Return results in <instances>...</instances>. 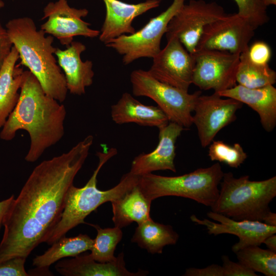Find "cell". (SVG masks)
<instances>
[{"instance_id": "e0dca14e", "label": "cell", "mask_w": 276, "mask_h": 276, "mask_svg": "<svg viewBox=\"0 0 276 276\" xmlns=\"http://www.w3.org/2000/svg\"><path fill=\"white\" fill-rule=\"evenodd\" d=\"M106 15L99 34V40L104 44L121 35L135 32L132 26L134 19L147 11L158 7L160 0H147L136 4L119 0H103Z\"/></svg>"}, {"instance_id": "8992f818", "label": "cell", "mask_w": 276, "mask_h": 276, "mask_svg": "<svg viewBox=\"0 0 276 276\" xmlns=\"http://www.w3.org/2000/svg\"><path fill=\"white\" fill-rule=\"evenodd\" d=\"M224 172L219 163L177 176L148 173L139 176L137 186L150 201L164 196L189 198L207 206L217 199Z\"/></svg>"}, {"instance_id": "4fadbf2b", "label": "cell", "mask_w": 276, "mask_h": 276, "mask_svg": "<svg viewBox=\"0 0 276 276\" xmlns=\"http://www.w3.org/2000/svg\"><path fill=\"white\" fill-rule=\"evenodd\" d=\"M43 12L42 19L47 20L40 29L56 37L62 45L68 47L75 36L94 38L100 34V31L91 29L90 24L82 19L87 15L88 10L71 7L67 0L50 2Z\"/></svg>"}, {"instance_id": "44dd1931", "label": "cell", "mask_w": 276, "mask_h": 276, "mask_svg": "<svg viewBox=\"0 0 276 276\" xmlns=\"http://www.w3.org/2000/svg\"><path fill=\"white\" fill-rule=\"evenodd\" d=\"M111 117L117 124L135 123L157 128L169 122L157 106L143 104L127 92L123 93L118 101L111 106Z\"/></svg>"}, {"instance_id": "603a6c76", "label": "cell", "mask_w": 276, "mask_h": 276, "mask_svg": "<svg viewBox=\"0 0 276 276\" xmlns=\"http://www.w3.org/2000/svg\"><path fill=\"white\" fill-rule=\"evenodd\" d=\"M151 201L147 199L137 185L121 197L112 201V221L122 228L133 222L137 224L151 219Z\"/></svg>"}, {"instance_id": "7402d4cb", "label": "cell", "mask_w": 276, "mask_h": 276, "mask_svg": "<svg viewBox=\"0 0 276 276\" xmlns=\"http://www.w3.org/2000/svg\"><path fill=\"white\" fill-rule=\"evenodd\" d=\"M16 49L13 46L0 69V128L15 106L23 79L21 64Z\"/></svg>"}, {"instance_id": "d590c367", "label": "cell", "mask_w": 276, "mask_h": 276, "mask_svg": "<svg viewBox=\"0 0 276 276\" xmlns=\"http://www.w3.org/2000/svg\"><path fill=\"white\" fill-rule=\"evenodd\" d=\"M14 198V196L12 195L8 198L0 201V231L3 225L4 217Z\"/></svg>"}, {"instance_id": "e575fe53", "label": "cell", "mask_w": 276, "mask_h": 276, "mask_svg": "<svg viewBox=\"0 0 276 276\" xmlns=\"http://www.w3.org/2000/svg\"><path fill=\"white\" fill-rule=\"evenodd\" d=\"M12 47L7 30L0 22V69Z\"/></svg>"}, {"instance_id": "d6a6232c", "label": "cell", "mask_w": 276, "mask_h": 276, "mask_svg": "<svg viewBox=\"0 0 276 276\" xmlns=\"http://www.w3.org/2000/svg\"><path fill=\"white\" fill-rule=\"evenodd\" d=\"M223 276H257L256 272L240 262L231 261L226 256L222 257Z\"/></svg>"}, {"instance_id": "8fae6325", "label": "cell", "mask_w": 276, "mask_h": 276, "mask_svg": "<svg viewBox=\"0 0 276 276\" xmlns=\"http://www.w3.org/2000/svg\"><path fill=\"white\" fill-rule=\"evenodd\" d=\"M256 30L237 13L227 14L204 28L196 51L213 50L241 54L248 51Z\"/></svg>"}, {"instance_id": "4316f807", "label": "cell", "mask_w": 276, "mask_h": 276, "mask_svg": "<svg viewBox=\"0 0 276 276\" xmlns=\"http://www.w3.org/2000/svg\"><path fill=\"white\" fill-rule=\"evenodd\" d=\"M239 262L255 272L276 275V252L259 246H249L235 252Z\"/></svg>"}, {"instance_id": "d4e9b609", "label": "cell", "mask_w": 276, "mask_h": 276, "mask_svg": "<svg viewBox=\"0 0 276 276\" xmlns=\"http://www.w3.org/2000/svg\"><path fill=\"white\" fill-rule=\"evenodd\" d=\"M94 239L86 234H80L73 237L65 236L53 243L43 254L33 259V265L36 268L49 269L50 265L61 259L74 257L90 250Z\"/></svg>"}, {"instance_id": "ba28073f", "label": "cell", "mask_w": 276, "mask_h": 276, "mask_svg": "<svg viewBox=\"0 0 276 276\" xmlns=\"http://www.w3.org/2000/svg\"><path fill=\"white\" fill-rule=\"evenodd\" d=\"M185 0H173L171 5L156 17L151 18L141 29L133 34L123 35L105 43L123 56L124 64L141 58H153L161 50L160 42L168 25L185 4Z\"/></svg>"}, {"instance_id": "2e32d148", "label": "cell", "mask_w": 276, "mask_h": 276, "mask_svg": "<svg viewBox=\"0 0 276 276\" xmlns=\"http://www.w3.org/2000/svg\"><path fill=\"white\" fill-rule=\"evenodd\" d=\"M158 129V143L156 147L149 153H143L134 157L129 172L131 174L140 176L165 170L176 172L174 164L175 144L185 129L171 122Z\"/></svg>"}, {"instance_id": "83f0119b", "label": "cell", "mask_w": 276, "mask_h": 276, "mask_svg": "<svg viewBox=\"0 0 276 276\" xmlns=\"http://www.w3.org/2000/svg\"><path fill=\"white\" fill-rule=\"evenodd\" d=\"M91 225L96 228L97 234L94 239L90 256L95 261L101 263L116 260L114 250L123 237L121 228L116 226L103 228L98 225Z\"/></svg>"}, {"instance_id": "7a4b0ae2", "label": "cell", "mask_w": 276, "mask_h": 276, "mask_svg": "<svg viewBox=\"0 0 276 276\" xmlns=\"http://www.w3.org/2000/svg\"><path fill=\"white\" fill-rule=\"evenodd\" d=\"M66 114L64 105L48 95L30 71H24L18 100L1 128L0 138L11 141L17 131H27L30 145L25 159L35 162L63 137Z\"/></svg>"}, {"instance_id": "1f68e13d", "label": "cell", "mask_w": 276, "mask_h": 276, "mask_svg": "<svg viewBox=\"0 0 276 276\" xmlns=\"http://www.w3.org/2000/svg\"><path fill=\"white\" fill-rule=\"evenodd\" d=\"M26 258L16 257L0 262V276H28L25 268Z\"/></svg>"}, {"instance_id": "3957f363", "label": "cell", "mask_w": 276, "mask_h": 276, "mask_svg": "<svg viewBox=\"0 0 276 276\" xmlns=\"http://www.w3.org/2000/svg\"><path fill=\"white\" fill-rule=\"evenodd\" d=\"M5 28L19 54L21 65L35 76L48 95L63 102L68 90L64 75L55 57L54 37L37 30L35 22L29 17L13 18Z\"/></svg>"}, {"instance_id": "52a82bcc", "label": "cell", "mask_w": 276, "mask_h": 276, "mask_svg": "<svg viewBox=\"0 0 276 276\" xmlns=\"http://www.w3.org/2000/svg\"><path fill=\"white\" fill-rule=\"evenodd\" d=\"M133 95L146 97L153 100L165 113L169 122L185 129L193 124L192 112L200 91L189 94L173 86L160 82L148 71L136 70L130 76Z\"/></svg>"}, {"instance_id": "f35d334b", "label": "cell", "mask_w": 276, "mask_h": 276, "mask_svg": "<svg viewBox=\"0 0 276 276\" xmlns=\"http://www.w3.org/2000/svg\"><path fill=\"white\" fill-rule=\"evenodd\" d=\"M264 4L268 7L270 5H275L276 0H262Z\"/></svg>"}, {"instance_id": "d6986e66", "label": "cell", "mask_w": 276, "mask_h": 276, "mask_svg": "<svg viewBox=\"0 0 276 276\" xmlns=\"http://www.w3.org/2000/svg\"><path fill=\"white\" fill-rule=\"evenodd\" d=\"M217 93L222 97L234 99L244 103L256 111L266 131L270 132L274 129L276 126V88L272 85L249 88L238 84Z\"/></svg>"}, {"instance_id": "8d00e7d4", "label": "cell", "mask_w": 276, "mask_h": 276, "mask_svg": "<svg viewBox=\"0 0 276 276\" xmlns=\"http://www.w3.org/2000/svg\"><path fill=\"white\" fill-rule=\"evenodd\" d=\"M268 249L276 252V235L273 234L266 237L263 242Z\"/></svg>"}, {"instance_id": "f1b7e54d", "label": "cell", "mask_w": 276, "mask_h": 276, "mask_svg": "<svg viewBox=\"0 0 276 276\" xmlns=\"http://www.w3.org/2000/svg\"><path fill=\"white\" fill-rule=\"evenodd\" d=\"M208 155L212 161L223 163L237 168L247 158L246 153L238 143L228 145L222 141H213L209 145Z\"/></svg>"}, {"instance_id": "5b68a950", "label": "cell", "mask_w": 276, "mask_h": 276, "mask_svg": "<svg viewBox=\"0 0 276 276\" xmlns=\"http://www.w3.org/2000/svg\"><path fill=\"white\" fill-rule=\"evenodd\" d=\"M221 189L212 211L235 220L263 222L271 212L269 204L276 196V176L252 181L249 175L236 178L224 173Z\"/></svg>"}, {"instance_id": "ac0fdd59", "label": "cell", "mask_w": 276, "mask_h": 276, "mask_svg": "<svg viewBox=\"0 0 276 276\" xmlns=\"http://www.w3.org/2000/svg\"><path fill=\"white\" fill-rule=\"evenodd\" d=\"M85 50L83 43L73 41L66 49L56 48L55 52L58 64L63 71L67 90L74 95L84 94L86 88L93 82V62L83 61L81 58Z\"/></svg>"}, {"instance_id": "9c48e42d", "label": "cell", "mask_w": 276, "mask_h": 276, "mask_svg": "<svg viewBox=\"0 0 276 276\" xmlns=\"http://www.w3.org/2000/svg\"><path fill=\"white\" fill-rule=\"evenodd\" d=\"M226 14L223 8L215 2L190 0L182 5L169 22L166 38H176L192 55L196 52L204 28Z\"/></svg>"}, {"instance_id": "7c38bea8", "label": "cell", "mask_w": 276, "mask_h": 276, "mask_svg": "<svg viewBox=\"0 0 276 276\" xmlns=\"http://www.w3.org/2000/svg\"><path fill=\"white\" fill-rule=\"evenodd\" d=\"M242 104L234 99H223L216 92L198 97L193 111V124L197 129L202 147L208 146L219 131L236 119V113Z\"/></svg>"}, {"instance_id": "9a60e30c", "label": "cell", "mask_w": 276, "mask_h": 276, "mask_svg": "<svg viewBox=\"0 0 276 276\" xmlns=\"http://www.w3.org/2000/svg\"><path fill=\"white\" fill-rule=\"evenodd\" d=\"M208 219H200L195 215L190 217L192 221L206 226L210 235L215 236L229 234L237 236L239 242L233 245L232 250L235 253L249 246H260L264 239L276 233V226L268 225L263 222L255 220H235L222 214L212 211L207 213Z\"/></svg>"}, {"instance_id": "ffe728a7", "label": "cell", "mask_w": 276, "mask_h": 276, "mask_svg": "<svg viewBox=\"0 0 276 276\" xmlns=\"http://www.w3.org/2000/svg\"><path fill=\"white\" fill-rule=\"evenodd\" d=\"M56 270L64 276H139L147 274L146 271H129L126 268L124 254L120 253L116 260L107 263L99 262L88 255H79L71 259L59 261Z\"/></svg>"}, {"instance_id": "484cf974", "label": "cell", "mask_w": 276, "mask_h": 276, "mask_svg": "<svg viewBox=\"0 0 276 276\" xmlns=\"http://www.w3.org/2000/svg\"><path fill=\"white\" fill-rule=\"evenodd\" d=\"M276 82V72L268 64L260 65L249 59L247 51L241 53L236 74V82L249 88H257L273 85Z\"/></svg>"}, {"instance_id": "74e56055", "label": "cell", "mask_w": 276, "mask_h": 276, "mask_svg": "<svg viewBox=\"0 0 276 276\" xmlns=\"http://www.w3.org/2000/svg\"><path fill=\"white\" fill-rule=\"evenodd\" d=\"M264 223L271 226H276V214L270 212L263 221Z\"/></svg>"}, {"instance_id": "836d02e7", "label": "cell", "mask_w": 276, "mask_h": 276, "mask_svg": "<svg viewBox=\"0 0 276 276\" xmlns=\"http://www.w3.org/2000/svg\"><path fill=\"white\" fill-rule=\"evenodd\" d=\"M185 276H223L222 266L212 264L204 268H190L186 270Z\"/></svg>"}, {"instance_id": "6da1fadb", "label": "cell", "mask_w": 276, "mask_h": 276, "mask_svg": "<svg viewBox=\"0 0 276 276\" xmlns=\"http://www.w3.org/2000/svg\"><path fill=\"white\" fill-rule=\"evenodd\" d=\"M88 135L66 152L36 166L5 215L0 262L27 258L59 221L66 194L93 144Z\"/></svg>"}, {"instance_id": "4dcf8cb0", "label": "cell", "mask_w": 276, "mask_h": 276, "mask_svg": "<svg viewBox=\"0 0 276 276\" xmlns=\"http://www.w3.org/2000/svg\"><path fill=\"white\" fill-rule=\"evenodd\" d=\"M247 54L253 63L268 64L271 57V50L269 45L263 41H257L249 46Z\"/></svg>"}, {"instance_id": "f546056e", "label": "cell", "mask_w": 276, "mask_h": 276, "mask_svg": "<svg viewBox=\"0 0 276 276\" xmlns=\"http://www.w3.org/2000/svg\"><path fill=\"white\" fill-rule=\"evenodd\" d=\"M238 7L237 14L256 29L269 20L267 7L262 0H234Z\"/></svg>"}, {"instance_id": "30bf717a", "label": "cell", "mask_w": 276, "mask_h": 276, "mask_svg": "<svg viewBox=\"0 0 276 276\" xmlns=\"http://www.w3.org/2000/svg\"><path fill=\"white\" fill-rule=\"evenodd\" d=\"M192 84L201 90L219 93L235 86L240 54L213 50H197L192 54Z\"/></svg>"}, {"instance_id": "277c9868", "label": "cell", "mask_w": 276, "mask_h": 276, "mask_svg": "<svg viewBox=\"0 0 276 276\" xmlns=\"http://www.w3.org/2000/svg\"><path fill=\"white\" fill-rule=\"evenodd\" d=\"M117 154V150L114 148L97 153L99 162L96 169L84 187L77 188L73 185L70 188L61 218L45 237L43 243L52 245L71 229L80 224L85 223V218L100 205L121 197L137 185L139 176L128 172L114 187L105 191L98 189L97 176L100 170Z\"/></svg>"}, {"instance_id": "ab89813d", "label": "cell", "mask_w": 276, "mask_h": 276, "mask_svg": "<svg viewBox=\"0 0 276 276\" xmlns=\"http://www.w3.org/2000/svg\"><path fill=\"white\" fill-rule=\"evenodd\" d=\"M5 6V3L2 0H0V9L4 7Z\"/></svg>"}, {"instance_id": "5bb4252c", "label": "cell", "mask_w": 276, "mask_h": 276, "mask_svg": "<svg viewBox=\"0 0 276 276\" xmlns=\"http://www.w3.org/2000/svg\"><path fill=\"white\" fill-rule=\"evenodd\" d=\"M167 40L164 48L152 58L148 71L158 81L188 91L192 84L193 56L176 38Z\"/></svg>"}, {"instance_id": "cb8c5ba5", "label": "cell", "mask_w": 276, "mask_h": 276, "mask_svg": "<svg viewBox=\"0 0 276 276\" xmlns=\"http://www.w3.org/2000/svg\"><path fill=\"white\" fill-rule=\"evenodd\" d=\"M178 238L179 235L171 225L150 219L138 224L131 242L151 254H160L165 246L175 244Z\"/></svg>"}]
</instances>
